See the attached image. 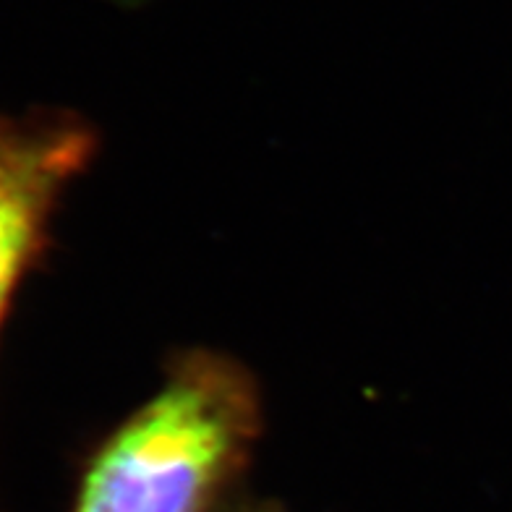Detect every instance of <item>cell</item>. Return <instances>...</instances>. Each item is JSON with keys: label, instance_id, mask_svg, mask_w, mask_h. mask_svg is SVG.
I'll return each mask as SVG.
<instances>
[{"label": "cell", "instance_id": "cell-3", "mask_svg": "<svg viewBox=\"0 0 512 512\" xmlns=\"http://www.w3.org/2000/svg\"><path fill=\"white\" fill-rule=\"evenodd\" d=\"M223 512H280V510L272 505H236V507H230V510H223Z\"/></svg>", "mask_w": 512, "mask_h": 512}, {"label": "cell", "instance_id": "cell-2", "mask_svg": "<svg viewBox=\"0 0 512 512\" xmlns=\"http://www.w3.org/2000/svg\"><path fill=\"white\" fill-rule=\"evenodd\" d=\"M95 149V131L74 113H0V335L24 277L45 254L63 191Z\"/></svg>", "mask_w": 512, "mask_h": 512}, {"label": "cell", "instance_id": "cell-1", "mask_svg": "<svg viewBox=\"0 0 512 512\" xmlns=\"http://www.w3.org/2000/svg\"><path fill=\"white\" fill-rule=\"evenodd\" d=\"M262 434V400L236 358L194 348L102 439L66 512H220Z\"/></svg>", "mask_w": 512, "mask_h": 512}]
</instances>
